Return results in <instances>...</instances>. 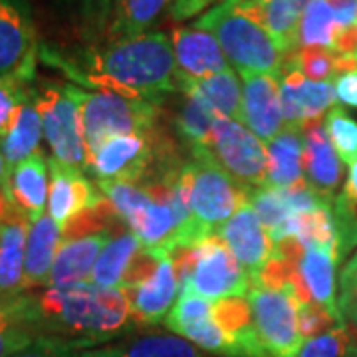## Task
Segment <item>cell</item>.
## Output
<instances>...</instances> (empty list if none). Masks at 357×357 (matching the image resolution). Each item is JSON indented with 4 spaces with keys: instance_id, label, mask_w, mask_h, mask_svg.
<instances>
[{
    "instance_id": "cell-2",
    "label": "cell",
    "mask_w": 357,
    "mask_h": 357,
    "mask_svg": "<svg viewBox=\"0 0 357 357\" xmlns=\"http://www.w3.org/2000/svg\"><path fill=\"white\" fill-rule=\"evenodd\" d=\"M40 337H58L91 349L128 337L135 330L126 290L93 284L30 292Z\"/></svg>"
},
{
    "instance_id": "cell-22",
    "label": "cell",
    "mask_w": 357,
    "mask_h": 357,
    "mask_svg": "<svg viewBox=\"0 0 357 357\" xmlns=\"http://www.w3.org/2000/svg\"><path fill=\"white\" fill-rule=\"evenodd\" d=\"M62 229L50 217L44 215L36 222H30L26 238L24 280L20 292H30L32 288H48L50 272L60 248Z\"/></svg>"
},
{
    "instance_id": "cell-13",
    "label": "cell",
    "mask_w": 357,
    "mask_h": 357,
    "mask_svg": "<svg viewBox=\"0 0 357 357\" xmlns=\"http://www.w3.org/2000/svg\"><path fill=\"white\" fill-rule=\"evenodd\" d=\"M217 234L255 284L262 268L274 258L276 243L272 241L264 222L256 215L252 204L246 203L243 208H238V213L227 220Z\"/></svg>"
},
{
    "instance_id": "cell-43",
    "label": "cell",
    "mask_w": 357,
    "mask_h": 357,
    "mask_svg": "<svg viewBox=\"0 0 357 357\" xmlns=\"http://www.w3.org/2000/svg\"><path fill=\"white\" fill-rule=\"evenodd\" d=\"M76 2L79 14H82V20L88 26L91 36H93V32H98V40L100 36L105 38V32L112 22L117 0H76Z\"/></svg>"
},
{
    "instance_id": "cell-39",
    "label": "cell",
    "mask_w": 357,
    "mask_h": 357,
    "mask_svg": "<svg viewBox=\"0 0 357 357\" xmlns=\"http://www.w3.org/2000/svg\"><path fill=\"white\" fill-rule=\"evenodd\" d=\"M213 318V302L199 294L183 290L178 296L177 304L169 312L165 319L167 330L177 333L183 328H189L192 324H199L204 319Z\"/></svg>"
},
{
    "instance_id": "cell-3",
    "label": "cell",
    "mask_w": 357,
    "mask_h": 357,
    "mask_svg": "<svg viewBox=\"0 0 357 357\" xmlns=\"http://www.w3.org/2000/svg\"><path fill=\"white\" fill-rule=\"evenodd\" d=\"M195 28L211 32L218 40L230 68L238 74H268L280 77L288 62L286 52L256 20L238 10L236 0H220L203 13Z\"/></svg>"
},
{
    "instance_id": "cell-8",
    "label": "cell",
    "mask_w": 357,
    "mask_h": 357,
    "mask_svg": "<svg viewBox=\"0 0 357 357\" xmlns=\"http://www.w3.org/2000/svg\"><path fill=\"white\" fill-rule=\"evenodd\" d=\"M248 302L258 344L264 357H298L304 337L300 332V302L292 292L250 286Z\"/></svg>"
},
{
    "instance_id": "cell-18",
    "label": "cell",
    "mask_w": 357,
    "mask_h": 357,
    "mask_svg": "<svg viewBox=\"0 0 357 357\" xmlns=\"http://www.w3.org/2000/svg\"><path fill=\"white\" fill-rule=\"evenodd\" d=\"M304 131V178L312 191L332 204L344 178V161L335 153L324 123H312Z\"/></svg>"
},
{
    "instance_id": "cell-21",
    "label": "cell",
    "mask_w": 357,
    "mask_h": 357,
    "mask_svg": "<svg viewBox=\"0 0 357 357\" xmlns=\"http://www.w3.org/2000/svg\"><path fill=\"white\" fill-rule=\"evenodd\" d=\"M312 0H236L238 10L272 34L286 54L298 50V26Z\"/></svg>"
},
{
    "instance_id": "cell-42",
    "label": "cell",
    "mask_w": 357,
    "mask_h": 357,
    "mask_svg": "<svg viewBox=\"0 0 357 357\" xmlns=\"http://www.w3.org/2000/svg\"><path fill=\"white\" fill-rule=\"evenodd\" d=\"M337 306L345 326L357 324V252L345 264L340 276Z\"/></svg>"
},
{
    "instance_id": "cell-38",
    "label": "cell",
    "mask_w": 357,
    "mask_h": 357,
    "mask_svg": "<svg viewBox=\"0 0 357 357\" xmlns=\"http://www.w3.org/2000/svg\"><path fill=\"white\" fill-rule=\"evenodd\" d=\"M248 203L252 204L256 215L264 222L270 234L276 232L294 215L284 189H270V187L255 189L248 192Z\"/></svg>"
},
{
    "instance_id": "cell-40",
    "label": "cell",
    "mask_w": 357,
    "mask_h": 357,
    "mask_svg": "<svg viewBox=\"0 0 357 357\" xmlns=\"http://www.w3.org/2000/svg\"><path fill=\"white\" fill-rule=\"evenodd\" d=\"M34 84L18 76H0V141L8 133L20 105L30 98Z\"/></svg>"
},
{
    "instance_id": "cell-30",
    "label": "cell",
    "mask_w": 357,
    "mask_h": 357,
    "mask_svg": "<svg viewBox=\"0 0 357 357\" xmlns=\"http://www.w3.org/2000/svg\"><path fill=\"white\" fill-rule=\"evenodd\" d=\"M173 0H117L103 42H117L149 34L159 18L169 14Z\"/></svg>"
},
{
    "instance_id": "cell-19",
    "label": "cell",
    "mask_w": 357,
    "mask_h": 357,
    "mask_svg": "<svg viewBox=\"0 0 357 357\" xmlns=\"http://www.w3.org/2000/svg\"><path fill=\"white\" fill-rule=\"evenodd\" d=\"M48 171L50 163L46 161L42 151H36L8 173L6 197L10 199L14 208L30 222H36L44 217L46 199L50 192Z\"/></svg>"
},
{
    "instance_id": "cell-46",
    "label": "cell",
    "mask_w": 357,
    "mask_h": 357,
    "mask_svg": "<svg viewBox=\"0 0 357 357\" xmlns=\"http://www.w3.org/2000/svg\"><path fill=\"white\" fill-rule=\"evenodd\" d=\"M220 0H173L169 8V18L171 20H187L192 16H201L208 8H213Z\"/></svg>"
},
{
    "instance_id": "cell-27",
    "label": "cell",
    "mask_w": 357,
    "mask_h": 357,
    "mask_svg": "<svg viewBox=\"0 0 357 357\" xmlns=\"http://www.w3.org/2000/svg\"><path fill=\"white\" fill-rule=\"evenodd\" d=\"M30 220L16 208L0 222V296L20 292Z\"/></svg>"
},
{
    "instance_id": "cell-11",
    "label": "cell",
    "mask_w": 357,
    "mask_h": 357,
    "mask_svg": "<svg viewBox=\"0 0 357 357\" xmlns=\"http://www.w3.org/2000/svg\"><path fill=\"white\" fill-rule=\"evenodd\" d=\"M157 131L153 135H115L105 139L89 157L88 169L98 181L141 183L157 161Z\"/></svg>"
},
{
    "instance_id": "cell-4",
    "label": "cell",
    "mask_w": 357,
    "mask_h": 357,
    "mask_svg": "<svg viewBox=\"0 0 357 357\" xmlns=\"http://www.w3.org/2000/svg\"><path fill=\"white\" fill-rule=\"evenodd\" d=\"M181 192L201 238L217 234L220 227L248 203V191L222 169L204 159H189L181 167Z\"/></svg>"
},
{
    "instance_id": "cell-34",
    "label": "cell",
    "mask_w": 357,
    "mask_h": 357,
    "mask_svg": "<svg viewBox=\"0 0 357 357\" xmlns=\"http://www.w3.org/2000/svg\"><path fill=\"white\" fill-rule=\"evenodd\" d=\"M344 28L340 26L335 13L328 0H312L302 14L298 26V50L300 48H324L335 50L337 36Z\"/></svg>"
},
{
    "instance_id": "cell-29",
    "label": "cell",
    "mask_w": 357,
    "mask_h": 357,
    "mask_svg": "<svg viewBox=\"0 0 357 357\" xmlns=\"http://www.w3.org/2000/svg\"><path fill=\"white\" fill-rule=\"evenodd\" d=\"M213 319L232 340L238 357H264L256 337L248 296H232L213 302Z\"/></svg>"
},
{
    "instance_id": "cell-41",
    "label": "cell",
    "mask_w": 357,
    "mask_h": 357,
    "mask_svg": "<svg viewBox=\"0 0 357 357\" xmlns=\"http://www.w3.org/2000/svg\"><path fill=\"white\" fill-rule=\"evenodd\" d=\"M349 347V335L345 324H337L332 330L306 340L298 357H345Z\"/></svg>"
},
{
    "instance_id": "cell-7",
    "label": "cell",
    "mask_w": 357,
    "mask_h": 357,
    "mask_svg": "<svg viewBox=\"0 0 357 357\" xmlns=\"http://www.w3.org/2000/svg\"><path fill=\"white\" fill-rule=\"evenodd\" d=\"M34 102L42 117L44 137L50 145L52 159L62 165L88 169L84 121L74 84L42 82L38 88H34Z\"/></svg>"
},
{
    "instance_id": "cell-10",
    "label": "cell",
    "mask_w": 357,
    "mask_h": 357,
    "mask_svg": "<svg viewBox=\"0 0 357 357\" xmlns=\"http://www.w3.org/2000/svg\"><path fill=\"white\" fill-rule=\"evenodd\" d=\"M40 58L38 36L26 0H0V76L34 84Z\"/></svg>"
},
{
    "instance_id": "cell-1",
    "label": "cell",
    "mask_w": 357,
    "mask_h": 357,
    "mask_svg": "<svg viewBox=\"0 0 357 357\" xmlns=\"http://www.w3.org/2000/svg\"><path fill=\"white\" fill-rule=\"evenodd\" d=\"M40 60L84 89L114 91L159 105L167 96L178 93L177 62L171 38L163 32L103 42L76 52L44 44L40 46Z\"/></svg>"
},
{
    "instance_id": "cell-17",
    "label": "cell",
    "mask_w": 357,
    "mask_h": 357,
    "mask_svg": "<svg viewBox=\"0 0 357 357\" xmlns=\"http://www.w3.org/2000/svg\"><path fill=\"white\" fill-rule=\"evenodd\" d=\"M50 192H48V215H50L60 229L77 217L79 213L103 201L102 191L89 181L82 169L68 167L50 159Z\"/></svg>"
},
{
    "instance_id": "cell-14",
    "label": "cell",
    "mask_w": 357,
    "mask_h": 357,
    "mask_svg": "<svg viewBox=\"0 0 357 357\" xmlns=\"http://www.w3.org/2000/svg\"><path fill=\"white\" fill-rule=\"evenodd\" d=\"M178 290L181 282L177 268L171 255L165 252L151 278L126 290L135 328H147L165 321L169 312L175 306Z\"/></svg>"
},
{
    "instance_id": "cell-49",
    "label": "cell",
    "mask_w": 357,
    "mask_h": 357,
    "mask_svg": "<svg viewBox=\"0 0 357 357\" xmlns=\"http://www.w3.org/2000/svg\"><path fill=\"white\" fill-rule=\"evenodd\" d=\"M6 183H8V167H6V159L2 153V145H0V191L6 192Z\"/></svg>"
},
{
    "instance_id": "cell-24",
    "label": "cell",
    "mask_w": 357,
    "mask_h": 357,
    "mask_svg": "<svg viewBox=\"0 0 357 357\" xmlns=\"http://www.w3.org/2000/svg\"><path fill=\"white\" fill-rule=\"evenodd\" d=\"M337 262H340V256L332 248L310 246L298 264V272H300V278L304 282L312 302L328 310L333 318L344 324L340 306H337V292H335Z\"/></svg>"
},
{
    "instance_id": "cell-47",
    "label": "cell",
    "mask_w": 357,
    "mask_h": 357,
    "mask_svg": "<svg viewBox=\"0 0 357 357\" xmlns=\"http://www.w3.org/2000/svg\"><path fill=\"white\" fill-rule=\"evenodd\" d=\"M333 88H335L337 102L357 109V70L342 74L333 82Z\"/></svg>"
},
{
    "instance_id": "cell-9",
    "label": "cell",
    "mask_w": 357,
    "mask_h": 357,
    "mask_svg": "<svg viewBox=\"0 0 357 357\" xmlns=\"http://www.w3.org/2000/svg\"><path fill=\"white\" fill-rule=\"evenodd\" d=\"M250 286V276L218 234H211L203 243L192 246L191 274L181 292L189 290L217 302L232 296H246Z\"/></svg>"
},
{
    "instance_id": "cell-5",
    "label": "cell",
    "mask_w": 357,
    "mask_h": 357,
    "mask_svg": "<svg viewBox=\"0 0 357 357\" xmlns=\"http://www.w3.org/2000/svg\"><path fill=\"white\" fill-rule=\"evenodd\" d=\"M84 121L88 161L103 141L115 135H153L161 117V105L133 100L114 91L74 86Z\"/></svg>"
},
{
    "instance_id": "cell-33",
    "label": "cell",
    "mask_w": 357,
    "mask_h": 357,
    "mask_svg": "<svg viewBox=\"0 0 357 357\" xmlns=\"http://www.w3.org/2000/svg\"><path fill=\"white\" fill-rule=\"evenodd\" d=\"M217 114L191 89H178L177 107H175V128L178 137L189 147L191 157L203 149L211 135Z\"/></svg>"
},
{
    "instance_id": "cell-26",
    "label": "cell",
    "mask_w": 357,
    "mask_h": 357,
    "mask_svg": "<svg viewBox=\"0 0 357 357\" xmlns=\"http://www.w3.org/2000/svg\"><path fill=\"white\" fill-rule=\"evenodd\" d=\"M270 189H290L304 181V131L284 128L276 139L266 143Z\"/></svg>"
},
{
    "instance_id": "cell-37",
    "label": "cell",
    "mask_w": 357,
    "mask_h": 357,
    "mask_svg": "<svg viewBox=\"0 0 357 357\" xmlns=\"http://www.w3.org/2000/svg\"><path fill=\"white\" fill-rule=\"evenodd\" d=\"M326 133L332 141L335 153L345 165H354L357 161V121L345 112L344 107L333 105L324 119Z\"/></svg>"
},
{
    "instance_id": "cell-28",
    "label": "cell",
    "mask_w": 357,
    "mask_h": 357,
    "mask_svg": "<svg viewBox=\"0 0 357 357\" xmlns=\"http://www.w3.org/2000/svg\"><path fill=\"white\" fill-rule=\"evenodd\" d=\"M178 89H191L217 115L244 123V91L232 68L204 79L178 76Z\"/></svg>"
},
{
    "instance_id": "cell-31",
    "label": "cell",
    "mask_w": 357,
    "mask_h": 357,
    "mask_svg": "<svg viewBox=\"0 0 357 357\" xmlns=\"http://www.w3.org/2000/svg\"><path fill=\"white\" fill-rule=\"evenodd\" d=\"M42 135H44L42 117H40L38 107H36V102H34V88H32L30 98L20 105L8 133L4 135V139L0 141L8 173L16 165H20L24 159H28L30 155L40 151L38 147Z\"/></svg>"
},
{
    "instance_id": "cell-15",
    "label": "cell",
    "mask_w": 357,
    "mask_h": 357,
    "mask_svg": "<svg viewBox=\"0 0 357 357\" xmlns=\"http://www.w3.org/2000/svg\"><path fill=\"white\" fill-rule=\"evenodd\" d=\"M241 77L244 126L262 143H270L286 128L280 102V77L268 74H241Z\"/></svg>"
},
{
    "instance_id": "cell-48",
    "label": "cell",
    "mask_w": 357,
    "mask_h": 357,
    "mask_svg": "<svg viewBox=\"0 0 357 357\" xmlns=\"http://www.w3.org/2000/svg\"><path fill=\"white\" fill-rule=\"evenodd\" d=\"M342 28L357 26V0H328Z\"/></svg>"
},
{
    "instance_id": "cell-36",
    "label": "cell",
    "mask_w": 357,
    "mask_h": 357,
    "mask_svg": "<svg viewBox=\"0 0 357 357\" xmlns=\"http://www.w3.org/2000/svg\"><path fill=\"white\" fill-rule=\"evenodd\" d=\"M286 64L312 82H335L342 76L340 54L324 48H300L288 56Z\"/></svg>"
},
{
    "instance_id": "cell-20",
    "label": "cell",
    "mask_w": 357,
    "mask_h": 357,
    "mask_svg": "<svg viewBox=\"0 0 357 357\" xmlns=\"http://www.w3.org/2000/svg\"><path fill=\"white\" fill-rule=\"evenodd\" d=\"M117 232H98V234H89L82 238L62 241L50 272L48 288H68V286L89 282L103 246Z\"/></svg>"
},
{
    "instance_id": "cell-35",
    "label": "cell",
    "mask_w": 357,
    "mask_h": 357,
    "mask_svg": "<svg viewBox=\"0 0 357 357\" xmlns=\"http://www.w3.org/2000/svg\"><path fill=\"white\" fill-rule=\"evenodd\" d=\"M333 220L337 230V252L340 262L357 248V161L349 165L344 189L337 192L332 203Z\"/></svg>"
},
{
    "instance_id": "cell-23",
    "label": "cell",
    "mask_w": 357,
    "mask_h": 357,
    "mask_svg": "<svg viewBox=\"0 0 357 357\" xmlns=\"http://www.w3.org/2000/svg\"><path fill=\"white\" fill-rule=\"evenodd\" d=\"M82 357H204L191 342L173 333L128 335L112 344L84 349Z\"/></svg>"
},
{
    "instance_id": "cell-45",
    "label": "cell",
    "mask_w": 357,
    "mask_h": 357,
    "mask_svg": "<svg viewBox=\"0 0 357 357\" xmlns=\"http://www.w3.org/2000/svg\"><path fill=\"white\" fill-rule=\"evenodd\" d=\"M82 347L58 337H38L13 357H82Z\"/></svg>"
},
{
    "instance_id": "cell-25",
    "label": "cell",
    "mask_w": 357,
    "mask_h": 357,
    "mask_svg": "<svg viewBox=\"0 0 357 357\" xmlns=\"http://www.w3.org/2000/svg\"><path fill=\"white\" fill-rule=\"evenodd\" d=\"M38 337L30 292L0 296V357H13Z\"/></svg>"
},
{
    "instance_id": "cell-44",
    "label": "cell",
    "mask_w": 357,
    "mask_h": 357,
    "mask_svg": "<svg viewBox=\"0 0 357 357\" xmlns=\"http://www.w3.org/2000/svg\"><path fill=\"white\" fill-rule=\"evenodd\" d=\"M337 324H342V321H337L328 310H324L318 304H314V302L312 304H300V332H302L304 342L332 330Z\"/></svg>"
},
{
    "instance_id": "cell-32",
    "label": "cell",
    "mask_w": 357,
    "mask_h": 357,
    "mask_svg": "<svg viewBox=\"0 0 357 357\" xmlns=\"http://www.w3.org/2000/svg\"><path fill=\"white\" fill-rule=\"evenodd\" d=\"M139 250V241L129 229L114 234L103 246L102 255L91 272L89 284H93L98 288H105V290L121 288L126 276H128L129 266L133 264Z\"/></svg>"
},
{
    "instance_id": "cell-16",
    "label": "cell",
    "mask_w": 357,
    "mask_h": 357,
    "mask_svg": "<svg viewBox=\"0 0 357 357\" xmlns=\"http://www.w3.org/2000/svg\"><path fill=\"white\" fill-rule=\"evenodd\" d=\"M169 38L175 54L178 76L204 79L230 68L218 40L206 30L195 26H178L171 30Z\"/></svg>"
},
{
    "instance_id": "cell-12",
    "label": "cell",
    "mask_w": 357,
    "mask_h": 357,
    "mask_svg": "<svg viewBox=\"0 0 357 357\" xmlns=\"http://www.w3.org/2000/svg\"><path fill=\"white\" fill-rule=\"evenodd\" d=\"M280 102L286 128L304 129L321 121L337 96L333 82H312L286 64L280 74Z\"/></svg>"
},
{
    "instance_id": "cell-6",
    "label": "cell",
    "mask_w": 357,
    "mask_h": 357,
    "mask_svg": "<svg viewBox=\"0 0 357 357\" xmlns=\"http://www.w3.org/2000/svg\"><path fill=\"white\" fill-rule=\"evenodd\" d=\"M192 159L211 161L248 192L266 187V145L241 121L217 115L208 139Z\"/></svg>"
}]
</instances>
